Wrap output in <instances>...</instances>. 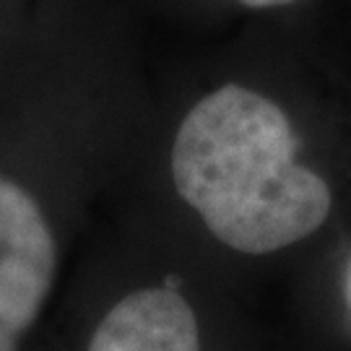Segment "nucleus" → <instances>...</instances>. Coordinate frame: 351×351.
<instances>
[{
	"label": "nucleus",
	"mask_w": 351,
	"mask_h": 351,
	"mask_svg": "<svg viewBox=\"0 0 351 351\" xmlns=\"http://www.w3.org/2000/svg\"><path fill=\"white\" fill-rule=\"evenodd\" d=\"M86 351H201L198 317L177 289H136L107 310Z\"/></svg>",
	"instance_id": "nucleus-3"
},
{
	"label": "nucleus",
	"mask_w": 351,
	"mask_h": 351,
	"mask_svg": "<svg viewBox=\"0 0 351 351\" xmlns=\"http://www.w3.org/2000/svg\"><path fill=\"white\" fill-rule=\"evenodd\" d=\"M177 195L213 237L242 255H276L326 232L339 188L304 156L287 107L242 84L213 88L188 110L172 141Z\"/></svg>",
	"instance_id": "nucleus-1"
},
{
	"label": "nucleus",
	"mask_w": 351,
	"mask_h": 351,
	"mask_svg": "<svg viewBox=\"0 0 351 351\" xmlns=\"http://www.w3.org/2000/svg\"><path fill=\"white\" fill-rule=\"evenodd\" d=\"M242 5L255 8V11H268V8H284V5H294L297 0H239Z\"/></svg>",
	"instance_id": "nucleus-4"
},
{
	"label": "nucleus",
	"mask_w": 351,
	"mask_h": 351,
	"mask_svg": "<svg viewBox=\"0 0 351 351\" xmlns=\"http://www.w3.org/2000/svg\"><path fill=\"white\" fill-rule=\"evenodd\" d=\"M58 245L37 198L0 175V351H19L52 291Z\"/></svg>",
	"instance_id": "nucleus-2"
}]
</instances>
